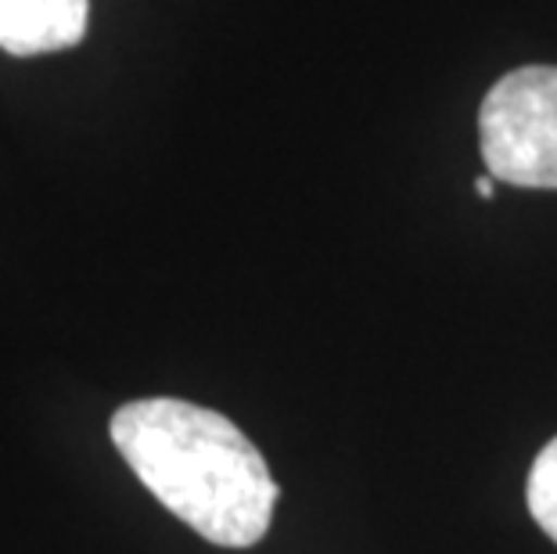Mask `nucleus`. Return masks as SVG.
Instances as JSON below:
<instances>
[{
	"mask_svg": "<svg viewBox=\"0 0 557 554\" xmlns=\"http://www.w3.org/2000/svg\"><path fill=\"white\" fill-rule=\"evenodd\" d=\"M112 443L162 508L220 547L267 537L277 482L252 440L220 410L156 396L112 415Z\"/></svg>",
	"mask_w": 557,
	"mask_h": 554,
	"instance_id": "obj_1",
	"label": "nucleus"
},
{
	"mask_svg": "<svg viewBox=\"0 0 557 554\" xmlns=\"http://www.w3.org/2000/svg\"><path fill=\"white\" fill-rule=\"evenodd\" d=\"M479 140L493 181L557 187V65H525L493 84Z\"/></svg>",
	"mask_w": 557,
	"mask_h": 554,
	"instance_id": "obj_2",
	"label": "nucleus"
},
{
	"mask_svg": "<svg viewBox=\"0 0 557 554\" xmlns=\"http://www.w3.org/2000/svg\"><path fill=\"white\" fill-rule=\"evenodd\" d=\"M87 0H0V51L37 58L69 51L87 33Z\"/></svg>",
	"mask_w": 557,
	"mask_h": 554,
	"instance_id": "obj_3",
	"label": "nucleus"
},
{
	"mask_svg": "<svg viewBox=\"0 0 557 554\" xmlns=\"http://www.w3.org/2000/svg\"><path fill=\"white\" fill-rule=\"evenodd\" d=\"M525 501H529V512L540 522V529L557 544V435L543 446L529 468Z\"/></svg>",
	"mask_w": 557,
	"mask_h": 554,
	"instance_id": "obj_4",
	"label": "nucleus"
},
{
	"mask_svg": "<svg viewBox=\"0 0 557 554\" xmlns=\"http://www.w3.org/2000/svg\"><path fill=\"white\" fill-rule=\"evenodd\" d=\"M475 192H479L482 198H493V192H496V181H493L490 173H485V176H479V181H475Z\"/></svg>",
	"mask_w": 557,
	"mask_h": 554,
	"instance_id": "obj_5",
	"label": "nucleus"
}]
</instances>
